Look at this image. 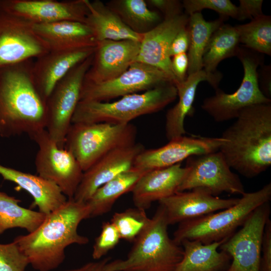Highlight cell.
<instances>
[{
    "instance_id": "6da1fadb",
    "label": "cell",
    "mask_w": 271,
    "mask_h": 271,
    "mask_svg": "<svg viewBox=\"0 0 271 271\" xmlns=\"http://www.w3.org/2000/svg\"><path fill=\"white\" fill-rule=\"evenodd\" d=\"M90 217L86 202L68 199L59 208L46 216L34 231L17 236L14 241L38 271H52L65 258V250L73 244L85 245L89 239L77 231L80 222Z\"/></svg>"
},
{
    "instance_id": "7a4b0ae2",
    "label": "cell",
    "mask_w": 271,
    "mask_h": 271,
    "mask_svg": "<svg viewBox=\"0 0 271 271\" xmlns=\"http://www.w3.org/2000/svg\"><path fill=\"white\" fill-rule=\"evenodd\" d=\"M34 59L0 68V136L29 137L46 129V101L33 76Z\"/></svg>"
},
{
    "instance_id": "3957f363",
    "label": "cell",
    "mask_w": 271,
    "mask_h": 271,
    "mask_svg": "<svg viewBox=\"0 0 271 271\" xmlns=\"http://www.w3.org/2000/svg\"><path fill=\"white\" fill-rule=\"evenodd\" d=\"M219 151L230 168L247 178L266 171L271 165V103L249 106L221 137Z\"/></svg>"
},
{
    "instance_id": "277c9868",
    "label": "cell",
    "mask_w": 271,
    "mask_h": 271,
    "mask_svg": "<svg viewBox=\"0 0 271 271\" xmlns=\"http://www.w3.org/2000/svg\"><path fill=\"white\" fill-rule=\"evenodd\" d=\"M168 226L165 210L159 205L126 258L109 261L105 271H174L182 258L183 249L170 237Z\"/></svg>"
},
{
    "instance_id": "5b68a950",
    "label": "cell",
    "mask_w": 271,
    "mask_h": 271,
    "mask_svg": "<svg viewBox=\"0 0 271 271\" xmlns=\"http://www.w3.org/2000/svg\"><path fill=\"white\" fill-rule=\"evenodd\" d=\"M177 97L175 84L170 83L143 93L126 95L111 102L81 100L72 123L128 124L139 116L161 110Z\"/></svg>"
},
{
    "instance_id": "8992f818",
    "label": "cell",
    "mask_w": 271,
    "mask_h": 271,
    "mask_svg": "<svg viewBox=\"0 0 271 271\" xmlns=\"http://www.w3.org/2000/svg\"><path fill=\"white\" fill-rule=\"evenodd\" d=\"M241 196L237 203L229 208L180 223L173 240L180 245L186 239L207 244L228 238L255 209L270 201L271 183Z\"/></svg>"
},
{
    "instance_id": "52a82bcc",
    "label": "cell",
    "mask_w": 271,
    "mask_h": 271,
    "mask_svg": "<svg viewBox=\"0 0 271 271\" xmlns=\"http://www.w3.org/2000/svg\"><path fill=\"white\" fill-rule=\"evenodd\" d=\"M137 129L130 123H72L65 148L70 151L83 172L109 152L136 143Z\"/></svg>"
},
{
    "instance_id": "ba28073f",
    "label": "cell",
    "mask_w": 271,
    "mask_h": 271,
    "mask_svg": "<svg viewBox=\"0 0 271 271\" xmlns=\"http://www.w3.org/2000/svg\"><path fill=\"white\" fill-rule=\"evenodd\" d=\"M258 53L239 47L236 56L241 62L244 71L240 85L231 94L218 88L214 95L204 100L202 108L216 121L236 118L249 106L271 103L270 99L266 97L259 88L257 69L263 62L261 55Z\"/></svg>"
},
{
    "instance_id": "9c48e42d",
    "label": "cell",
    "mask_w": 271,
    "mask_h": 271,
    "mask_svg": "<svg viewBox=\"0 0 271 271\" xmlns=\"http://www.w3.org/2000/svg\"><path fill=\"white\" fill-rule=\"evenodd\" d=\"M93 55L73 68L57 84L46 100V130L60 148H64L66 137L80 101L82 85L91 65Z\"/></svg>"
},
{
    "instance_id": "30bf717a",
    "label": "cell",
    "mask_w": 271,
    "mask_h": 271,
    "mask_svg": "<svg viewBox=\"0 0 271 271\" xmlns=\"http://www.w3.org/2000/svg\"><path fill=\"white\" fill-rule=\"evenodd\" d=\"M30 137L39 148L35 161L38 175L56 184L67 199L73 198L83 171L73 154L59 148L46 129Z\"/></svg>"
},
{
    "instance_id": "8fae6325",
    "label": "cell",
    "mask_w": 271,
    "mask_h": 271,
    "mask_svg": "<svg viewBox=\"0 0 271 271\" xmlns=\"http://www.w3.org/2000/svg\"><path fill=\"white\" fill-rule=\"evenodd\" d=\"M170 83H174L162 70L135 61L125 72L113 79L99 83L84 81L80 101L108 102L113 98L145 92Z\"/></svg>"
},
{
    "instance_id": "7c38bea8",
    "label": "cell",
    "mask_w": 271,
    "mask_h": 271,
    "mask_svg": "<svg viewBox=\"0 0 271 271\" xmlns=\"http://www.w3.org/2000/svg\"><path fill=\"white\" fill-rule=\"evenodd\" d=\"M186 167L187 172L178 192L202 188L215 196L223 192L241 195L245 192L239 177L219 151L191 156Z\"/></svg>"
},
{
    "instance_id": "4fadbf2b",
    "label": "cell",
    "mask_w": 271,
    "mask_h": 271,
    "mask_svg": "<svg viewBox=\"0 0 271 271\" xmlns=\"http://www.w3.org/2000/svg\"><path fill=\"white\" fill-rule=\"evenodd\" d=\"M269 202L255 209L241 228L219 246L230 255L231 261L225 271H258L263 232L269 219Z\"/></svg>"
},
{
    "instance_id": "5bb4252c",
    "label": "cell",
    "mask_w": 271,
    "mask_h": 271,
    "mask_svg": "<svg viewBox=\"0 0 271 271\" xmlns=\"http://www.w3.org/2000/svg\"><path fill=\"white\" fill-rule=\"evenodd\" d=\"M49 51L33 23L0 9V68L35 59Z\"/></svg>"
},
{
    "instance_id": "9a60e30c",
    "label": "cell",
    "mask_w": 271,
    "mask_h": 271,
    "mask_svg": "<svg viewBox=\"0 0 271 271\" xmlns=\"http://www.w3.org/2000/svg\"><path fill=\"white\" fill-rule=\"evenodd\" d=\"M225 141L221 137L184 135L159 148L144 150L137 156L133 167L147 172L169 167L191 156L218 151Z\"/></svg>"
},
{
    "instance_id": "2e32d148",
    "label": "cell",
    "mask_w": 271,
    "mask_h": 271,
    "mask_svg": "<svg viewBox=\"0 0 271 271\" xmlns=\"http://www.w3.org/2000/svg\"><path fill=\"white\" fill-rule=\"evenodd\" d=\"M188 19L189 16L183 12L165 16L156 27L143 34L139 52L134 62L162 70L175 84L177 81L172 70L169 49L175 36L187 27Z\"/></svg>"
},
{
    "instance_id": "e0dca14e",
    "label": "cell",
    "mask_w": 271,
    "mask_h": 271,
    "mask_svg": "<svg viewBox=\"0 0 271 271\" xmlns=\"http://www.w3.org/2000/svg\"><path fill=\"white\" fill-rule=\"evenodd\" d=\"M0 9L34 24L61 21L85 23L86 0H0Z\"/></svg>"
},
{
    "instance_id": "ac0fdd59",
    "label": "cell",
    "mask_w": 271,
    "mask_h": 271,
    "mask_svg": "<svg viewBox=\"0 0 271 271\" xmlns=\"http://www.w3.org/2000/svg\"><path fill=\"white\" fill-rule=\"evenodd\" d=\"M140 143L119 148L107 153L84 171L73 199L86 202L101 186L128 170L144 150Z\"/></svg>"
},
{
    "instance_id": "d6986e66",
    "label": "cell",
    "mask_w": 271,
    "mask_h": 271,
    "mask_svg": "<svg viewBox=\"0 0 271 271\" xmlns=\"http://www.w3.org/2000/svg\"><path fill=\"white\" fill-rule=\"evenodd\" d=\"M140 47V42L133 40L98 41L84 81L99 83L118 77L134 61Z\"/></svg>"
},
{
    "instance_id": "ffe728a7",
    "label": "cell",
    "mask_w": 271,
    "mask_h": 271,
    "mask_svg": "<svg viewBox=\"0 0 271 271\" xmlns=\"http://www.w3.org/2000/svg\"><path fill=\"white\" fill-rule=\"evenodd\" d=\"M239 200L220 198L206 189L195 188L177 192L159 203L165 210L169 225L226 209L237 203Z\"/></svg>"
},
{
    "instance_id": "44dd1931",
    "label": "cell",
    "mask_w": 271,
    "mask_h": 271,
    "mask_svg": "<svg viewBox=\"0 0 271 271\" xmlns=\"http://www.w3.org/2000/svg\"><path fill=\"white\" fill-rule=\"evenodd\" d=\"M95 48L49 51L35 59L32 70L33 79L46 102L57 84L73 68L93 55Z\"/></svg>"
},
{
    "instance_id": "7402d4cb",
    "label": "cell",
    "mask_w": 271,
    "mask_h": 271,
    "mask_svg": "<svg viewBox=\"0 0 271 271\" xmlns=\"http://www.w3.org/2000/svg\"><path fill=\"white\" fill-rule=\"evenodd\" d=\"M187 172V168L181 163L146 172L131 191L135 207L146 210L153 202L178 192Z\"/></svg>"
},
{
    "instance_id": "603a6c76",
    "label": "cell",
    "mask_w": 271,
    "mask_h": 271,
    "mask_svg": "<svg viewBox=\"0 0 271 271\" xmlns=\"http://www.w3.org/2000/svg\"><path fill=\"white\" fill-rule=\"evenodd\" d=\"M221 78L222 74L219 72L208 73L202 69L188 75L185 80L175 84L178 101L168 110L166 115V135L169 141L186 133L185 119L193 112V104L198 84L202 81H207L216 90L218 88Z\"/></svg>"
},
{
    "instance_id": "cb8c5ba5",
    "label": "cell",
    "mask_w": 271,
    "mask_h": 271,
    "mask_svg": "<svg viewBox=\"0 0 271 271\" xmlns=\"http://www.w3.org/2000/svg\"><path fill=\"white\" fill-rule=\"evenodd\" d=\"M33 29L49 51H62L95 47L97 41L91 29L84 23L61 21L34 24Z\"/></svg>"
},
{
    "instance_id": "d4e9b609",
    "label": "cell",
    "mask_w": 271,
    "mask_h": 271,
    "mask_svg": "<svg viewBox=\"0 0 271 271\" xmlns=\"http://www.w3.org/2000/svg\"><path fill=\"white\" fill-rule=\"evenodd\" d=\"M0 175L5 180L16 184L32 197L31 208L48 215L61 207L67 200L60 188L39 175L25 173L0 164Z\"/></svg>"
},
{
    "instance_id": "484cf974",
    "label": "cell",
    "mask_w": 271,
    "mask_h": 271,
    "mask_svg": "<svg viewBox=\"0 0 271 271\" xmlns=\"http://www.w3.org/2000/svg\"><path fill=\"white\" fill-rule=\"evenodd\" d=\"M226 239L207 244L198 240H183L180 244L183 249V257L174 271H225L231 258L218 249Z\"/></svg>"
},
{
    "instance_id": "4316f807",
    "label": "cell",
    "mask_w": 271,
    "mask_h": 271,
    "mask_svg": "<svg viewBox=\"0 0 271 271\" xmlns=\"http://www.w3.org/2000/svg\"><path fill=\"white\" fill-rule=\"evenodd\" d=\"M88 13L85 23L91 29L97 41L133 40L141 42L143 35L129 29L105 4L99 0H86Z\"/></svg>"
},
{
    "instance_id": "83f0119b",
    "label": "cell",
    "mask_w": 271,
    "mask_h": 271,
    "mask_svg": "<svg viewBox=\"0 0 271 271\" xmlns=\"http://www.w3.org/2000/svg\"><path fill=\"white\" fill-rule=\"evenodd\" d=\"M146 172L132 167L99 188L86 202L90 209V217L109 212L116 201L122 195L131 192Z\"/></svg>"
},
{
    "instance_id": "f1b7e54d",
    "label": "cell",
    "mask_w": 271,
    "mask_h": 271,
    "mask_svg": "<svg viewBox=\"0 0 271 271\" xmlns=\"http://www.w3.org/2000/svg\"><path fill=\"white\" fill-rule=\"evenodd\" d=\"M189 16L187 29L189 34L188 68L187 74L198 72L203 68L202 58L205 50L214 32L223 24L225 18L220 17L212 21H207L201 12Z\"/></svg>"
},
{
    "instance_id": "f546056e",
    "label": "cell",
    "mask_w": 271,
    "mask_h": 271,
    "mask_svg": "<svg viewBox=\"0 0 271 271\" xmlns=\"http://www.w3.org/2000/svg\"><path fill=\"white\" fill-rule=\"evenodd\" d=\"M133 32L143 35L162 21L159 14L150 9L144 0H113L105 4Z\"/></svg>"
},
{
    "instance_id": "4dcf8cb0",
    "label": "cell",
    "mask_w": 271,
    "mask_h": 271,
    "mask_svg": "<svg viewBox=\"0 0 271 271\" xmlns=\"http://www.w3.org/2000/svg\"><path fill=\"white\" fill-rule=\"evenodd\" d=\"M239 44L235 26L223 24L214 32L205 50L202 58L203 70L208 73L216 72L221 61L236 55Z\"/></svg>"
},
{
    "instance_id": "1f68e13d",
    "label": "cell",
    "mask_w": 271,
    "mask_h": 271,
    "mask_svg": "<svg viewBox=\"0 0 271 271\" xmlns=\"http://www.w3.org/2000/svg\"><path fill=\"white\" fill-rule=\"evenodd\" d=\"M21 201L0 191V235L9 229L20 228L28 233L36 230L47 215L21 206Z\"/></svg>"
},
{
    "instance_id": "d6a6232c",
    "label": "cell",
    "mask_w": 271,
    "mask_h": 271,
    "mask_svg": "<svg viewBox=\"0 0 271 271\" xmlns=\"http://www.w3.org/2000/svg\"><path fill=\"white\" fill-rule=\"evenodd\" d=\"M239 43L248 49L270 56L271 17L264 14L248 23L235 26Z\"/></svg>"
},
{
    "instance_id": "836d02e7",
    "label": "cell",
    "mask_w": 271,
    "mask_h": 271,
    "mask_svg": "<svg viewBox=\"0 0 271 271\" xmlns=\"http://www.w3.org/2000/svg\"><path fill=\"white\" fill-rule=\"evenodd\" d=\"M151 221L146 210L138 207L130 208L115 212L110 222L117 229L120 238L134 241L146 228Z\"/></svg>"
},
{
    "instance_id": "e575fe53",
    "label": "cell",
    "mask_w": 271,
    "mask_h": 271,
    "mask_svg": "<svg viewBox=\"0 0 271 271\" xmlns=\"http://www.w3.org/2000/svg\"><path fill=\"white\" fill-rule=\"evenodd\" d=\"M182 3L186 14L189 16L204 9H210L224 18L237 19L238 9L230 0H185Z\"/></svg>"
},
{
    "instance_id": "d590c367",
    "label": "cell",
    "mask_w": 271,
    "mask_h": 271,
    "mask_svg": "<svg viewBox=\"0 0 271 271\" xmlns=\"http://www.w3.org/2000/svg\"><path fill=\"white\" fill-rule=\"evenodd\" d=\"M29 264L27 256L14 241L0 244V271H25Z\"/></svg>"
},
{
    "instance_id": "8d00e7d4",
    "label": "cell",
    "mask_w": 271,
    "mask_h": 271,
    "mask_svg": "<svg viewBox=\"0 0 271 271\" xmlns=\"http://www.w3.org/2000/svg\"><path fill=\"white\" fill-rule=\"evenodd\" d=\"M115 226L110 222L103 223L101 231L95 238L93 245L92 258L98 260L114 248L120 239Z\"/></svg>"
},
{
    "instance_id": "74e56055",
    "label": "cell",
    "mask_w": 271,
    "mask_h": 271,
    "mask_svg": "<svg viewBox=\"0 0 271 271\" xmlns=\"http://www.w3.org/2000/svg\"><path fill=\"white\" fill-rule=\"evenodd\" d=\"M258 271H271V221L265 224L262 238Z\"/></svg>"
},
{
    "instance_id": "f35d334b",
    "label": "cell",
    "mask_w": 271,
    "mask_h": 271,
    "mask_svg": "<svg viewBox=\"0 0 271 271\" xmlns=\"http://www.w3.org/2000/svg\"><path fill=\"white\" fill-rule=\"evenodd\" d=\"M262 0H240L237 7V20L242 21L263 15L262 11Z\"/></svg>"
},
{
    "instance_id": "ab89813d",
    "label": "cell",
    "mask_w": 271,
    "mask_h": 271,
    "mask_svg": "<svg viewBox=\"0 0 271 271\" xmlns=\"http://www.w3.org/2000/svg\"><path fill=\"white\" fill-rule=\"evenodd\" d=\"M189 34L186 27L181 30L173 39L169 49V54L170 57L186 53L189 49Z\"/></svg>"
},
{
    "instance_id": "60d3db41",
    "label": "cell",
    "mask_w": 271,
    "mask_h": 271,
    "mask_svg": "<svg viewBox=\"0 0 271 271\" xmlns=\"http://www.w3.org/2000/svg\"><path fill=\"white\" fill-rule=\"evenodd\" d=\"M172 57L171 66L173 73L177 81L176 83L183 81L187 77L186 74L189 64L188 55L186 53H184L175 55Z\"/></svg>"
},
{
    "instance_id": "b9f144b4",
    "label": "cell",
    "mask_w": 271,
    "mask_h": 271,
    "mask_svg": "<svg viewBox=\"0 0 271 271\" xmlns=\"http://www.w3.org/2000/svg\"><path fill=\"white\" fill-rule=\"evenodd\" d=\"M146 3L160 10L164 17L183 12L182 3L177 0H148Z\"/></svg>"
},
{
    "instance_id": "7bdbcfd3",
    "label": "cell",
    "mask_w": 271,
    "mask_h": 271,
    "mask_svg": "<svg viewBox=\"0 0 271 271\" xmlns=\"http://www.w3.org/2000/svg\"><path fill=\"white\" fill-rule=\"evenodd\" d=\"M110 260L111 257H105L99 261L87 262L79 267L63 271H105V266Z\"/></svg>"
}]
</instances>
